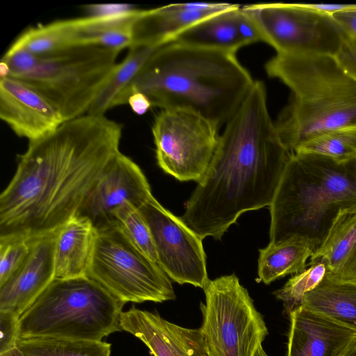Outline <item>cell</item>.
I'll use <instances>...</instances> for the list:
<instances>
[{
	"mask_svg": "<svg viewBox=\"0 0 356 356\" xmlns=\"http://www.w3.org/2000/svg\"><path fill=\"white\" fill-rule=\"evenodd\" d=\"M111 222L116 223L141 252L158 264L150 229L138 208L129 203L120 206L113 212Z\"/></svg>",
	"mask_w": 356,
	"mask_h": 356,
	"instance_id": "f1b7e54d",
	"label": "cell"
},
{
	"mask_svg": "<svg viewBox=\"0 0 356 356\" xmlns=\"http://www.w3.org/2000/svg\"><path fill=\"white\" fill-rule=\"evenodd\" d=\"M56 232L33 238L24 262L0 285V311L19 317L55 280Z\"/></svg>",
	"mask_w": 356,
	"mask_h": 356,
	"instance_id": "2e32d148",
	"label": "cell"
},
{
	"mask_svg": "<svg viewBox=\"0 0 356 356\" xmlns=\"http://www.w3.org/2000/svg\"><path fill=\"white\" fill-rule=\"evenodd\" d=\"M138 209L150 229L162 270L179 284L203 289L209 281L203 238L154 196Z\"/></svg>",
	"mask_w": 356,
	"mask_h": 356,
	"instance_id": "7c38bea8",
	"label": "cell"
},
{
	"mask_svg": "<svg viewBox=\"0 0 356 356\" xmlns=\"http://www.w3.org/2000/svg\"><path fill=\"white\" fill-rule=\"evenodd\" d=\"M286 356H342L356 341V331L300 306L289 314Z\"/></svg>",
	"mask_w": 356,
	"mask_h": 356,
	"instance_id": "e0dca14e",
	"label": "cell"
},
{
	"mask_svg": "<svg viewBox=\"0 0 356 356\" xmlns=\"http://www.w3.org/2000/svg\"><path fill=\"white\" fill-rule=\"evenodd\" d=\"M317 263L337 277L356 279V204L339 211L307 267Z\"/></svg>",
	"mask_w": 356,
	"mask_h": 356,
	"instance_id": "ffe728a7",
	"label": "cell"
},
{
	"mask_svg": "<svg viewBox=\"0 0 356 356\" xmlns=\"http://www.w3.org/2000/svg\"><path fill=\"white\" fill-rule=\"evenodd\" d=\"M119 53L98 45L79 46L38 57L31 71L15 79L45 97L65 122L88 113L117 66Z\"/></svg>",
	"mask_w": 356,
	"mask_h": 356,
	"instance_id": "52a82bcc",
	"label": "cell"
},
{
	"mask_svg": "<svg viewBox=\"0 0 356 356\" xmlns=\"http://www.w3.org/2000/svg\"><path fill=\"white\" fill-rule=\"evenodd\" d=\"M124 305L88 277L54 280L19 316L18 339L102 341L122 330Z\"/></svg>",
	"mask_w": 356,
	"mask_h": 356,
	"instance_id": "8992f818",
	"label": "cell"
},
{
	"mask_svg": "<svg viewBox=\"0 0 356 356\" xmlns=\"http://www.w3.org/2000/svg\"><path fill=\"white\" fill-rule=\"evenodd\" d=\"M24 356H110L111 344L102 341L37 337L19 339Z\"/></svg>",
	"mask_w": 356,
	"mask_h": 356,
	"instance_id": "4316f807",
	"label": "cell"
},
{
	"mask_svg": "<svg viewBox=\"0 0 356 356\" xmlns=\"http://www.w3.org/2000/svg\"><path fill=\"white\" fill-rule=\"evenodd\" d=\"M309 6L332 15L341 29L356 38V4H308Z\"/></svg>",
	"mask_w": 356,
	"mask_h": 356,
	"instance_id": "1f68e13d",
	"label": "cell"
},
{
	"mask_svg": "<svg viewBox=\"0 0 356 356\" xmlns=\"http://www.w3.org/2000/svg\"><path fill=\"white\" fill-rule=\"evenodd\" d=\"M0 118L17 136L29 142L49 135L65 122L40 92L9 76L0 79Z\"/></svg>",
	"mask_w": 356,
	"mask_h": 356,
	"instance_id": "5bb4252c",
	"label": "cell"
},
{
	"mask_svg": "<svg viewBox=\"0 0 356 356\" xmlns=\"http://www.w3.org/2000/svg\"><path fill=\"white\" fill-rule=\"evenodd\" d=\"M239 6L211 15L193 24L171 42L236 54L244 47L236 29Z\"/></svg>",
	"mask_w": 356,
	"mask_h": 356,
	"instance_id": "cb8c5ba5",
	"label": "cell"
},
{
	"mask_svg": "<svg viewBox=\"0 0 356 356\" xmlns=\"http://www.w3.org/2000/svg\"><path fill=\"white\" fill-rule=\"evenodd\" d=\"M296 152L319 154L338 161L356 159V127L323 134L305 143Z\"/></svg>",
	"mask_w": 356,
	"mask_h": 356,
	"instance_id": "83f0119b",
	"label": "cell"
},
{
	"mask_svg": "<svg viewBox=\"0 0 356 356\" xmlns=\"http://www.w3.org/2000/svg\"><path fill=\"white\" fill-rule=\"evenodd\" d=\"M33 238H0V285L3 284L27 258Z\"/></svg>",
	"mask_w": 356,
	"mask_h": 356,
	"instance_id": "4dcf8cb0",
	"label": "cell"
},
{
	"mask_svg": "<svg viewBox=\"0 0 356 356\" xmlns=\"http://www.w3.org/2000/svg\"><path fill=\"white\" fill-rule=\"evenodd\" d=\"M327 273L324 264L317 263L291 277L284 286L274 292L282 300L288 314L302 304L305 295L316 288Z\"/></svg>",
	"mask_w": 356,
	"mask_h": 356,
	"instance_id": "f546056e",
	"label": "cell"
},
{
	"mask_svg": "<svg viewBox=\"0 0 356 356\" xmlns=\"http://www.w3.org/2000/svg\"><path fill=\"white\" fill-rule=\"evenodd\" d=\"M87 277L124 303L163 302L176 298L170 277L115 222L97 229Z\"/></svg>",
	"mask_w": 356,
	"mask_h": 356,
	"instance_id": "ba28073f",
	"label": "cell"
},
{
	"mask_svg": "<svg viewBox=\"0 0 356 356\" xmlns=\"http://www.w3.org/2000/svg\"><path fill=\"white\" fill-rule=\"evenodd\" d=\"M156 48L142 46L129 47L127 56L118 63L88 114L104 115L108 109L113 108L116 99L131 83Z\"/></svg>",
	"mask_w": 356,
	"mask_h": 356,
	"instance_id": "484cf974",
	"label": "cell"
},
{
	"mask_svg": "<svg viewBox=\"0 0 356 356\" xmlns=\"http://www.w3.org/2000/svg\"><path fill=\"white\" fill-rule=\"evenodd\" d=\"M235 6L226 3L195 2L172 3L142 10L134 26L131 47H160L171 42L197 22Z\"/></svg>",
	"mask_w": 356,
	"mask_h": 356,
	"instance_id": "ac0fdd59",
	"label": "cell"
},
{
	"mask_svg": "<svg viewBox=\"0 0 356 356\" xmlns=\"http://www.w3.org/2000/svg\"><path fill=\"white\" fill-rule=\"evenodd\" d=\"M236 29L239 38L244 46L261 41L255 24L241 7H239L236 13Z\"/></svg>",
	"mask_w": 356,
	"mask_h": 356,
	"instance_id": "e575fe53",
	"label": "cell"
},
{
	"mask_svg": "<svg viewBox=\"0 0 356 356\" xmlns=\"http://www.w3.org/2000/svg\"><path fill=\"white\" fill-rule=\"evenodd\" d=\"M83 23L84 17L59 19L30 27L19 35L8 49H25L39 58L58 55L83 45Z\"/></svg>",
	"mask_w": 356,
	"mask_h": 356,
	"instance_id": "7402d4cb",
	"label": "cell"
},
{
	"mask_svg": "<svg viewBox=\"0 0 356 356\" xmlns=\"http://www.w3.org/2000/svg\"><path fill=\"white\" fill-rule=\"evenodd\" d=\"M152 195L140 167L120 152L106 167L77 215L88 218L96 229L109 224L113 212L129 203L140 209Z\"/></svg>",
	"mask_w": 356,
	"mask_h": 356,
	"instance_id": "4fadbf2b",
	"label": "cell"
},
{
	"mask_svg": "<svg viewBox=\"0 0 356 356\" xmlns=\"http://www.w3.org/2000/svg\"><path fill=\"white\" fill-rule=\"evenodd\" d=\"M342 356H356V341L349 347Z\"/></svg>",
	"mask_w": 356,
	"mask_h": 356,
	"instance_id": "f35d334b",
	"label": "cell"
},
{
	"mask_svg": "<svg viewBox=\"0 0 356 356\" xmlns=\"http://www.w3.org/2000/svg\"><path fill=\"white\" fill-rule=\"evenodd\" d=\"M0 356H24V354L16 347L7 352L0 354Z\"/></svg>",
	"mask_w": 356,
	"mask_h": 356,
	"instance_id": "74e56055",
	"label": "cell"
},
{
	"mask_svg": "<svg viewBox=\"0 0 356 356\" xmlns=\"http://www.w3.org/2000/svg\"><path fill=\"white\" fill-rule=\"evenodd\" d=\"M90 15H108L126 10L130 6L124 4H99L87 6Z\"/></svg>",
	"mask_w": 356,
	"mask_h": 356,
	"instance_id": "8d00e7d4",
	"label": "cell"
},
{
	"mask_svg": "<svg viewBox=\"0 0 356 356\" xmlns=\"http://www.w3.org/2000/svg\"><path fill=\"white\" fill-rule=\"evenodd\" d=\"M356 204V159L291 152L273 199L270 243L297 236L322 243L339 211Z\"/></svg>",
	"mask_w": 356,
	"mask_h": 356,
	"instance_id": "5b68a950",
	"label": "cell"
},
{
	"mask_svg": "<svg viewBox=\"0 0 356 356\" xmlns=\"http://www.w3.org/2000/svg\"><path fill=\"white\" fill-rule=\"evenodd\" d=\"M254 82L234 53L170 42L153 51L113 107L139 92L154 107L194 113L220 128Z\"/></svg>",
	"mask_w": 356,
	"mask_h": 356,
	"instance_id": "3957f363",
	"label": "cell"
},
{
	"mask_svg": "<svg viewBox=\"0 0 356 356\" xmlns=\"http://www.w3.org/2000/svg\"><path fill=\"white\" fill-rule=\"evenodd\" d=\"M203 290L200 330L209 356H254L268 329L238 277L209 280Z\"/></svg>",
	"mask_w": 356,
	"mask_h": 356,
	"instance_id": "9c48e42d",
	"label": "cell"
},
{
	"mask_svg": "<svg viewBox=\"0 0 356 356\" xmlns=\"http://www.w3.org/2000/svg\"><path fill=\"white\" fill-rule=\"evenodd\" d=\"M122 124L86 114L29 143L0 195V238L56 232L77 215L110 161L120 152Z\"/></svg>",
	"mask_w": 356,
	"mask_h": 356,
	"instance_id": "6da1fadb",
	"label": "cell"
},
{
	"mask_svg": "<svg viewBox=\"0 0 356 356\" xmlns=\"http://www.w3.org/2000/svg\"><path fill=\"white\" fill-rule=\"evenodd\" d=\"M290 154L269 114L265 85L254 81L220 135L181 220L201 238L220 239L243 213L269 207Z\"/></svg>",
	"mask_w": 356,
	"mask_h": 356,
	"instance_id": "7a4b0ae2",
	"label": "cell"
},
{
	"mask_svg": "<svg viewBox=\"0 0 356 356\" xmlns=\"http://www.w3.org/2000/svg\"><path fill=\"white\" fill-rule=\"evenodd\" d=\"M265 70L291 90L275 122L289 152L332 130L356 127V81L334 56L277 54Z\"/></svg>",
	"mask_w": 356,
	"mask_h": 356,
	"instance_id": "277c9868",
	"label": "cell"
},
{
	"mask_svg": "<svg viewBox=\"0 0 356 356\" xmlns=\"http://www.w3.org/2000/svg\"><path fill=\"white\" fill-rule=\"evenodd\" d=\"M122 330L137 337L153 356H209L200 328H187L159 314L131 307L120 318Z\"/></svg>",
	"mask_w": 356,
	"mask_h": 356,
	"instance_id": "9a60e30c",
	"label": "cell"
},
{
	"mask_svg": "<svg viewBox=\"0 0 356 356\" xmlns=\"http://www.w3.org/2000/svg\"><path fill=\"white\" fill-rule=\"evenodd\" d=\"M242 10L252 19L261 41L278 54L335 56L344 31L327 13L307 3H263Z\"/></svg>",
	"mask_w": 356,
	"mask_h": 356,
	"instance_id": "30bf717a",
	"label": "cell"
},
{
	"mask_svg": "<svg viewBox=\"0 0 356 356\" xmlns=\"http://www.w3.org/2000/svg\"><path fill=\"white\" fill-rule=\"evenodd\" d=\"M127 104L138 115L145 113L152 106L147 97L139 92L132 93L128 99Z\"/></svg>",
	"mask_w": 356,
	"mask_h": 356,
	"instance_id": "d590c367",
	"label": "cell"
},
{
	"mask_svg": "<svg viewBox=\"0 0 356 356\" xmlns=\"http://www.w3.org/2000/svg\"><path fill=\"white\" fill-rule=\"evenodd\" d=\"M301 306L356 331V279H341L327 272L305 295Z\"/></svg>",
	"mask_w": 356,
	"mask_h": 356,
	"instance_id": "44dd1931",
	"label": "cell"
},
{
	"mask_svg": "<svg viewBox=\"0 0 356 356\" xmlns=\"http://www.w3.org/2000/svg\"><path fill=\"white\" fill-rule=\"evenodd\" d=\"M218 129L194 113L161 110L152 128L158 165L179 181L198 182L214 155Z\"/></svg>",
	"mask_w": 356,
	"mask_h": 356,
	"instance_id": "8fae6325",
	"label": "cell"
},
{
	"mask_svg": "<svg viewBox=\"0 0 356 356\" xmlns=\"http://www.w3.org/2000/svg\"><path fill=\"white\" fill-rule=\"evenodd\" d=\"M19 317L0 311V354L17 347Z\"/></svg>",
	"mask_w": 356,
	"mask_h": 356,
	"instance_id": "d6a6232c",
	"label": "cell"
},
{
	"mask_svg": "<svg viewBox=\"0 0 356 356\" xmlns=\"http://www.w3.org/2000/svg\"><path fill=\"white\" fill-rule=\"evenodd\" d=\"M97 238V229L88 218L76 215L56 232L55 280L87 277Z\"/></svg>",
	"mask_w": 356,
	"mask_h": 356,
	"instance_id": "d6986e66",
	"label": "cell"
},
{
	"mask_svg": "<svg viewBox=\"0 0 356 356\" xmlns=\"http://www.w3.org/2000/svg\"><path fill=\"white\" fill-rule=\"evenodd\" d=\"M318 245L307 238L294 236L259 249L258 276L266 284L288 275L298 274L307 268V261Z\"/></svg>",
	"mask_w": 356,
	"mask_h": 356,
	"instance_id": "603a6c76",
	"label": "cell"
},
{
	"mask_svg": "<svg viewBox=\"0 0 356 356\" xmlns=\"http://www.w3.org/2000/svg\"><path fill=\"white\" fill-rule=\"evenodd\" d=\"M254 356H268L266 353L265 352L264 349L262 346H261L259 350H257V353Z\"/></svg>",
	"mask_w": 356,
	"mask_h": 356,
	"instance_id": "ab89813d",
	"label": "cell"
},
{
	"mask_svg": "<svg viewBox=\"0 0 356 356\" xmlns=\"http://www.w3.org/2000/svg\"><path fill=\"white\" fill-rule=\"evenodd\" d=\"M334 56L356 81V38L344 31L340 47Z\"/></svg>",
	"mask_w": 356,
	"mask_h": 356,
	"instance_id": "836d02e7",
	"label": "cell"
},
{
	"mask_svg": "<svg viewBox=\"0 0 356 356\" xmlns=\"http://www.w3.org/2000/svg\"><path fill=\"white\" fill-rule=\"evenodd\" d=\"M142 10L129 8L108 15L86 17L85 45H98L120 52L133 43L134 26Z\"/></svg>",
	"mask_w": 356,
	"mask_h": 356,
	"instance_id": "d4e9b609",
	"label": "cell"
}]
</instances>
